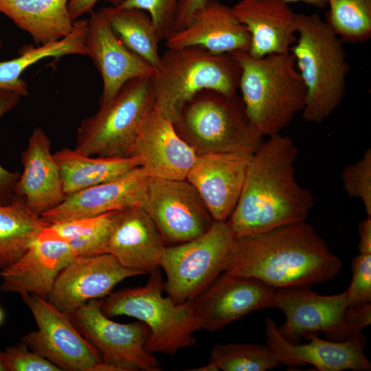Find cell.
<instances>
[{
	"label": "cell",
	"instance_id": "1",
	"mask_svg": "<svg viewBox=\"0 0 371 371\" xmlns=\"http://www.w3.org/2000/svg\"><path fill=\"white\" fill-rule=\"evenodd\" d=\"M297 154L292 139L280 134L269 137L253 154L227 221L234 238L306 220L314 196L295 178Z\"/></svg>",
	"mask_w": 371,
	"mask_h": 371
},
{
	"label": "cell",
	"instance_id": "2",
	"mask_svg": "<svg viewBox=\"0 0 371 371\" xmlns=\"http://www.w3.org/2000/svg\"><path fill=\"white\" fill-rule=\"evenodd\" d=\"M341 267V258L305 221L234 238L224 272L278 289L330 280Z\"/></svg>",
	"mask_w": 371,
	"mask_h": 371
},
{
	"label": "cell",
	"instance_id": "3",
	"mask_svg": "<svg viewBox=\"0 0 371 371\" xmlns=\"http://www.w3.org/2000/svg\"><path fill=\"white\" fill-rule=\"evenodd\" d=\"M297 35L290 52L306 89L304 120L320 123L341 104L350 69L344 42L317 13L295 15Z\"/></svg>",
	"mask_w": 371,
	"mask_h": 371
},
{
	"label": "cell",
	"instance_id": "4",
	"mask_svg": "<svg viewBox=\"0 0 371 371\" xmlns=\"http://www.w3.org/2000/svg\"><path fill=\"white\" fill-rule=\"evenodd\" d=\"M231 54L241 68L238 89L250 120L263 136L280 134L306 100L294 56L291 52L260 58L248 51Z\"/></svg>",
	"mask_w": 371,
	"mask_h": 371
},
{
	"label": "cell",
	"instance_id": "5",
	"mask_svg": "<svg viewBox=\"0 0 371 371\" xmlns=\"http://www.w3.org/2000/svg\"><path fill=\"white\" fill-rule=\"evenodd\" d=\"M241 68L231 54H215L197 46L168 48L151 78L155 106L173 124L200 91L236 93Z\"/></svg>",
	"mask_w": 371,
	"mask_h": 371
},
{
	"label": "cell",
	"instance_id": "6",
	"mask_svg": "<svg viewBox=\"0 0 371 371\" xmlns=\"http://www.w3.org/2000/svg\"><path fill=\"white\" fill-rule=\"evenodd\" d=\"M144 286L111 292L102 300L101 310L109 317L126 315L146 324L150 334L146 350L153 355H174L196 344L194 333L200 329L193 300L175 304L162 295L164 281L159 268L149 273Z\"/></svg>",
	"mask_w": 371,
	"mask_h": 371
},
{
	"label": "cell",
	"instance_id": "7",
	"mask_svg": "<svg viewBox=\"0 0 371 371\" xmlns=\"http://www.w3.org/2000/svg\"><path fill=\"white\" fill-rule=\"evenodd\" d=\"M174 126L197 155L254 154L264 141L237 93L227 94L210 89L200 91L186 105Z\"/></svg>",
	"mask_w": 371,
	"mask_h": 371
},
{
	"label": "cell",
	"instance_id": "8",
	"mask_svg": "<svg viewBox=\"0 0 371 371\" xmlns=\"http://www.w3.org/2000/svg\"><path fill=\"white\" fill-rule=\"evenodd\" d=\"M154 106L151 78L128 81L112 100L81 121L76 148L89 156L131 157L142 125Z\"/></svg>",
	"mask_w": 371,
	"mask_h": 371
},
{
	"label": "cell",
	"instance_id": "9",
	"mask_svg": "<svg viewBox=\"0 0 371 371\" xmlns=\"http://www.w3.org/2000/svg\"><path fill=\"white\" fill-rule=\"evenodd\" d=\"M234 236L227 221H214L201 236L164 248V289L175 304L193 300L224 272Z\"/></svg>",
	"mask_w": 371,
	"mask_h": 371
},
{
	"label": "cell",
	"instance_id": "10",
	"mask_svg": "<svg viewBox=\"0 0 371 371\" xmlns=\"http://www.w3.org/2000/svg\"><path fill=\"white\" fill-rule=\"evenodd\" d=\"M37 325L21 338L32 351L61 370L110 371L96 349L76 328L70 317L47 300L32 293L21 294Z\"/></svg>",
	"mask_w": 371,
	"mask_h": 371
},
{
	"label": "cell",
	"instance_id": "11",
	"mask_svg": "<svg viewBox=\"0 0 371 371\" xmlns=\"http://www.w3.org/2000/svg\"><path fill=\"white\" fill-rule=\"evenodd\" d=\"M100 300H91L69 317L96 349L110 371H159L158 361L145 349L150 331L144 322H115L101 310Z\"/></svg>",
	"mask_w": 371,
	"mask_h": 371
},
{
	"label": "cell",
	"instance_id": "12",
	"mask_svg": "<svg viewBox=\"0 0 371 371\" xmlns=\"http://www.w3.org/2000/svg\"><path fill=\"white\" fill-rule=\"evenodd\" d=\"M141 207L163 240L183 243L207 232L214 222L196 189L186 180L150 179Z\"/></svg>",
	"mask_w": 371,
	"mask_h": 371
},
{
	"label": "cell",
	"instance_id": "13",
	"mask_svg": "<svg viewBox=\"0 0 371 371\" xmlns=\"http://www.w3.org/2000/svg\"><path fill=\"white\" fill-rule=\"evenodd\" d=\"M348 306L346 290L336 295H321L310 286H293L276 289L269 308L283 311L285 322L278 329L288 341L318 332L342 341L352 335L344 322Z\"/></svg>",
	"mask_w": 371,
	"mask_h": 371
},
{
	"label": "cell",
	"instance_id": "14",
	"mask_svg": "<svg viewBox=\"0 0 371 371\" xmlns=\"http://www.w3.org/2000/svg\"><path fill=\"white\" fill-rule=\"evenodd\" d=\"M144 274L110 254L75 257L58 274L47 300L70 316L87 302L106 297L124 279Z\"/></svg>",
	"mask_w": 371,
	"mask_h": 371
},
{
	"label": "cell",
	"instance_id": "15",
	"mask_svg": "<svg viewBox=\"0 0 371 371\" xmlns=\"http://www.w3.org/2000/svg\"><path fill=\"white\" fill-rule=\"evenodd\" d=\"M85 34L87 55L102 80L99 106L112 100L122 87L135 78H152L154 68L131 51L113 30L103 11L90 12Z\"/></svg>",
	"mask_w": 371,
	"mask_h": 371
},
{
	"label": "cell",
	"instance_id": "16",
	"mask_svg": "<svg viewBox=\"0 0 371 371\" xmlns=\"http://www.w3.org/2000/svg\"><path fill=\"white\" fill-rule=\"evenodd\" d=\"M275 289L256 278L223 272L193 300L200 329L216 331L251 312L269 308Z\"/></svg>",
	"mask_w": 371,
	"mask_h": 371
},
{
	"label": "cell",
	"instance_id": "17",
	"mask_svg": "<svg viewBox=\"0 0 371 371\" xmlns=\"http://www.w3.org/2000/svg\"><path fill=\"white\" fill-rule=\"evenodd\" d=\"M265 333L267 346L280 363L289 367L309 363L321 371H368L371 368L363 352L366 339L361 332L341 341H326L317 333H309L304 336L309 343L295 344L279 333L273 319L266 318Z\"/></svg>",
	"mask_w": 371,
	"mask_h": 371
},
{
	"label": "cell",
	"instance_id": "18",
	"mask_svg": "<svg viewBox=\"0 0 371 371\" xmlns=\"http://www.w3.org/2000/svg\"><path fill=\"white\" fill-rule=\"evenodd\" d=\"M131 157L151 179H186L197 155L177 133L174 124L154 106L132 148Z\"/></svg>",
	"mask_w": 371,
	"mask_h": 371
},
{
	"label": "cell",
	"instance_id": "19",
	"mask_svg": "<svg viewBox=\"0 0 371 371\" xmlns=\"http://www.w3.org/2000/svg\"><path fill=\"white\" fill-rule=\"evenodd\" d=\"M75 257L68 243L47 226L15 262L1 270V290L48 300L58 274Z\"/></svg>",
	"mask_w": 371,
	"mask_h": 371
},
{
	"label": "cell",
	"instance_id": "20",
	"mask_svg": "<svg viewBox=\"0 0 371 371\" xmlns=\"http://www.w3.org/2000/svg\"><path fill=\"white\" fill-rule=\"evenodd\" d=\"M253 154L197 155L186 180L196 189L214 221H227L240 197Z\"/></svg>",
	"mask_w": 371,
	"mask_h": 371
},
{
	"label": "cell",
	"instance_id": "21",
	"mask_svg": "<svg viewBox=\"0 0 371 371\" xmlns=\"http://www.w3.org/2000/svg\"><path fill=\"white\" fill-rule=\"evenodd\" d=\"M150 177L142 167L69 196L41 215L49 225L140 206Z\"/></svg>",
	"mask_w": 371,
	"mask_h": 371
},
{
	"label": "cell",
	"instance_id": "22",
	"mask_svg": "<svg viewBox=\"0 0 371 371\" xmlns=\"http://www.w3.org/2000/svg\"><path fill=\"white\" fill-rule=\"evenodd\" d=\"M168 48L197 46L215 54L248 51L250 35L234 16L232 8L208 0L183 28L166 41Z\"/></svg>",
	"mask_w": 371,
	"mask_h": 371
},
{
	"label": "cell",
	"instance_id": "23",
	"mask_svg": "<svg viewBox=\"0 0 371 371\" xmlns=\"http://www.w3.org/2000/svg\"><path fill=\"white\" fill-rule=\"evenodd\" d=\"M51 142L40 127L35 128L22 153L23 172L15 187L16 195L24 199L37 215L60 205L65 195L58 166L50 150Z\"/></svg>",
	"mask_w": 371,
	"mask_h": 371
},
{
	"label": "cell",
	"instance_id": "24",
	"mask_svg": "<svg viewBox=\"0 0 371 371\" xmlns=\"http://www.w3.org/2000/svg\"><path fill=\"white\" fill-rule=\"evenodd\" d=\"M250 35L248 52L260 58L286 54L296 40V14L281 0H240L232 7Z\"/></svg>",
	"mask_w": 371,
	"mask_h": 371
},
{
	"label": "cell",
	"instance_id": "25",
	"mask_svg": "<svg viewBox=\"0 0 371 371\" xmlns=\"http://www.w3.org/2000/svg\"><path fill=\"white\" fill-rule=\"evenodd\" d=\"M164 240L140 206L119 212L111 232L108 254L122 266L150 273L159 268Z\"/></svg>",
	"mask_w": 371,
	"mask_h": 371
},
{
	"label": "cell",
	"instance_id": "26",
	"mask_svg": "<svg viewBox=\"0 0 371 371\" xmlns=\"http://www.w3.org/2000/svg\"><path fill=\"white\" fill-rule=\"evenodd\" d=\"M69 0H0V13L28 32L35 43L58 41L73 30Z\"/></svg>",
	"mask_w": 371,
	"mask_h": 371
},
{
	"label": "cell",
	"instance_id": "27",
	"mask_svg": "<svg viewBox=\"0 0 371 371\" xmlns=\"http://www.w3.org/2000/svg\"><path fill=\"white\" fill-rule=\"evenodd\" d=\"M53 155L67 196L115 179L141 166L140 161L135 157H91L76 148H63Z\"/></svg>",
	"mask_w": 371,
	"mask_h": 371
},
{
	"label": "cell",
	"instance_id": "28",
	"mask_svg": "<svg viewBox=\"0 0 371 371\" xmlns=\"http://www.w3.org/2000/svg\"><path fill=\"white\" fill-rule=\"evenodd\" d=\"M87 19L74 21L72 31L63 38L38 47L25 45L19 56L0 62V89L14 92L21 96L28 95L27 85L21 76L30 66L46 58L67 55H87L85 34ZM1 43H0V48Z\"/></svg>",
	"mask_w": 371,
	"mask_h": 371
},
{
	"label": "cell",
	"instance_id": "29",
	"mask_svg": "<svg viewBox=\"0 0 371 371\" xmlns=\"http://www.w3.org/2000/svg\"><path fill=\"white\" fill-rule=\"evenodd\" d=\"M48 225L28 208L22 197L0 205V269L15 262Z\"/></svg>",
	"mask_w": 371,
	"mask_h": 371
},
{
	"label": "cell",
	"instance_id": "30",
	"mask_svg": "<svg viewBox=\"0 0 371 371\" xmlns=\"http://www.w3.org/2000/svg\"><path fill=\"white\" fill-rule=\"evenodd\" d=\"M102 10L122 43L155 69L160 61L161 40L149 15L136 8L111 6Z\"/></svg>",
	"mask_w": 371,
	"mask_h": 371
},
{
	"label": "cell",
	"instance_id": "31",
	"mask_svg": "<svg viewBox=\"0 0 371 371\" xmlns=\"http://www.w3.org/2000/svg\"><path fill=\"white\" fill-rule=\"evenodd\" d=\"M120 212L58 222L48 228L68 243L76 257L108 254L109 238Z\"/></svg>",
	"mask_w": 371,
	"mask_h": 371
},
{
	"label": "cell",
	"instance_id": "32",
	"mask_svg": "<svg viewBox=\"0 0 371 371\" xmlns=\"http://www.w3.org/2000/svg\"><path fill=\"white\" fill-rule=\"evenodd\" d=\"M326 22L343 42L362 43L371 37V0H327Z\"/></svg>",
	"mask_w": 371,
	"mask_h": 371
},
{
	"label": "cell",
	"instance_id": "33",
	"mask_svg": "<svg viewBox=\"0 0 371 371\" xmlns=\"http://www.w3.org/2000/svg\"><path fill=\"white\" fill-rule=\"evenodd\" d=\"M209 362L223 371H265L280 363L267 345L240 343L216 345Z\"/></svg>",
	"mask_w": 371,
	"mask_h": 371
},
{
	"label": "cell",
	"instance_id": "34",
	"mask_svg": "<svg viewBox=\"0 0 371 371\" xmlns=\"http://www.w3.org/2000/svg\"><path fill=\"white\" fill-rule=\"evenodd\" d=\"M343 187L350 197L359 198L371 216V149L366 150L361 159L346 166L341 172Z\"/></svg>",
	"mask_w": 371,
	"mask_h": 371
},
{
	"label": "cell",
	"instance_id": "35",
	"mask_svg": "<svg viewBox=\"0 0 371 371\" xmlns=\"http://www.w3.org/2000/svg\"><path fill=\"white\" fill-rule=\"evenodd\" d=\"M179 0H124L121 8L145 11L153 21L161 40L166 41L175 32V15Z\"/></svg>",
	"mask_w": 371,
	"mask_h": 371
},
{
	"label": "cell",
	"instance_id": "36",
	"mask_svg": "<svg viewBox=\"0 0 371 371\" xmlns=\"http://www.w3.org/2000/svg\"><path fill=\"white\" fill-rule=\"evenodd\" d=\"M6 371H60L53 363L31 350L24 343L3 351Z\"/></svg>",
	"mask_w": 371,
	"mask_h": 371
},
{
	"label": "cell",
	"instance_id": "37",
	"mask_svg": "<svg viewBox=\"0 0 371 371\" xmlns=\"http://www.w3.org/2000/svg\"><path fill=\"white\" fill-rule=\"evenodd\" d=\"M352 280L348 293V306L371 302V254H361L352 261Z\"/></svg>",
	"mask_w": 371,
	"mask_h": 371
},
{
	"label": "cell",
	"instance_id": "38",
	"mask_svg": "<svg viewBox=\"0 0 371 371\" xmlns=\"http://www.w3.org/2000/svg\"><path fill=\"white\" fill-rule=\"evenodd\" d=\"M21 97L14 92L0 89V118L18 104ZM19 177L18 172L8 170L0 164V205L8 204L17 196L15 187Z\"/></svg>",
	"mask_w": 371,
	"mask_h": 371
},
{
	"label": "cell",
	"instance_id": "39",
	"mask_svg": "<svg viewBox=\"0 0 371 371\" xmlns=\"http://www.w3.org/2000/svg\"><path fill=\"white\" fill-rule=\"evenodd\" d=\"M344 322L353 333H360L371 323V302L348 306Z\"/></svg>",
	"mask_w": 371,
	"mask_h": 371
},
{
	"label": "cell",
	"instance_id": "40",
	"mask_svg": "<svg viewBox=\"0 0 371 371\" xmlns=\"http://www.w3.org/2000/svg\"><path fill=\"white\" fill-rule=\"evenodd\" d=\"M208 0H179L175 21V31L183 28L192 15Z\"/></svg>",
	"mask_w": 371,
	"mask_h": 371
},
{
	"label": "cell",
	"instance_id": "41",
	"mask_svg": "<svg viewBox=\"0 0 371 371\" xmlns=\"http://www.w3.org/2000/svg\"><path fill=\"white\" fill-rule=\"evenodd\" d=\"M101 0H69L68 9L74 21L78 20L83 14L93 10L95 5ZM110 2L112 6L120 5L124 0H105Z\"/></svg>",
	"mask_w": 371,
	"mask_h": 371
},
{
	"label": "cell",
	"instance_id": "42",
	"mask_svg": "<svg viewBox=\"0 0 371 371\" xmlns=\"http://www.w3.org/2000/svg\"><path fill=\"white\" fill-rule=\"evenodd\" d=\"M358 231L360 238L359 253L371 254V216H368L359 223Z\"/></svg>",
	"mask_w": 371,
	"mask_h": 371
},
{
	"label": "cell",
	"instance_id": "43",
	"mask_svg": "<svg viewBox=\"0 0 371 371\" xmlns=\"http://www.w3.org/2000/svg\"><path fill=\"white\" fill-rule=\"evenodd\" d=\"M282 1H284L287 3H291V2H304L307 4L316 6L318 8H324L327 5V0H281Z\"/></svg>",
	"mask_w": 371,
	"mask_h": 371
},
{
	"label": "cell",
	"instance_id": "44",
	"mask_svg": "<svg viewBox=\"0 0 371 371\" xmlns=\"http://www.w3.org/2000/svg\"><path fill=\"white\" fill-rule=\"evenodd\" d=\"M188 370H190V371H218L219 370L217 368V367L215 365L209 362L208 364L206 366L196 368L194 369H190Z\"/></svg>",
	"mask_w": 371,
	"mask_h": 371
},
{
	"label": "cell",
	"instance_id": "45",
	"mask_svg": "<svg viewBox=\"0 0 371 371\" xmlns=\"http://www.w3.org/2000/svg\"><path fill=\"white\" fill-rule=\"evenodd\" d=\"M0 371H6V368L3 360V351L1 350H0Z\"/></svg>",
	"mask_w": 371,
	"mask_h": 371
},
{
	"label": "cell",
	"instance_id": "46",
	"mask_svg": "<svg viewBox=\"0 0 371 371\" xmlns=\"http://www.w3.org/2000/svg\"><path fill=\"white\" fill-rule=\"evenodd\" d=\"M3 317H4L3 312L2 309L0 307V325L1 324V323H2L3 320Z\"/></svg>",
	"mask_w": 371,
	"mask_h": 371
}]
</instances>
